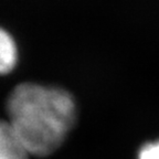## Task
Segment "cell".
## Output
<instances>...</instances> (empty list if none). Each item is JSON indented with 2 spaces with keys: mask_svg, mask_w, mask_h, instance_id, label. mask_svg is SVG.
Instances as JSON below:
<instances>
[{
  "mask_svg": "<svg viewBox=\"0 0 159 159\" xmlns=\"http://www.w3.org/2000/svg\"><path fill=\"white\" fill-rule=\"evenodd\" d=\"M8 122L31 156L44 158L61 148L76 123L74 97L66 89L34 82L16 85L6 103Z\"/></svg>",
  "mask_w": 159,
  "mask_h": 159,
  "instance_id": "cell-1",
  "label": "cell"
},
{
  "mask_svg": "<svg viewBox=\"0 0 159 159\" xmlns=\"http://www.w3.org/2000/svg\"><path fill=\"white\" fill-rule=\"evenodd\" d=\"M30 156L10 123L0 119V159H29Z\"/></svg>",
  "mask_w": 159,
  "mask_h": 159,
  "instance_id": "cell-2",
  "label": "cell"
},
{
  "mask_svg": "<svg viewBox=\"0 0 159 159\" xmlns=\"http://www.w3.org/2000/svg\"><path fill=\"white\" fill-rule=\"evenodd\" d=\"M18 64V48L9 32L0 28V75L11 73Z\"/></svg>",
  "mask_w": 159,
  "mask_h": 159,
  "instance_id": "cell-3",
  "label": "cell"
},
{
  "mask_svg": "<svg viewBox=\"0 0 159 159\" xmlns=\"http://www.w3.org/2000/svg\"><path fill=\"white\" fill-rule=\"evenodd\" d=\"M137 159H159V139L143 145L139 149Z\"/></svg>",
  "mask_w": 159,
  "mask_h": 159,
  "instance_id": "cell-4",
  "label": "cell"
}]
</instances>
